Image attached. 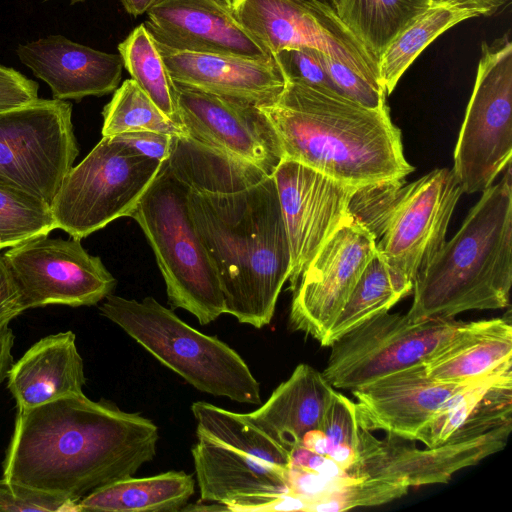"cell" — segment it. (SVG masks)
<instances>
[{"instance_id":"8fae6325","label":"cell","mask_w":512,"mask_h":512,"mask_svg":"<svg viewBox=\"0 0 512 512\" xmlns=\"http://www.w3.org/2000/svg\"><path fill=\"white\" fill-rule=\"evenodd\" d=\"M512 44L482 43L477 75L454 150L452 171L463 193L485 191L511 164Z\"/></svg>"},{"instance_id":"484cf974","label":"cell","mask_w":512,"mask_h":512,"mask_svg":"<svg viewBox=\"0 0 512 512\" xmlns=\"http://www.w3.org/2000/svg\"><path fill=\"white\" fill-rule=\"evenodd\" d=\"M504 0H444L415 17L390 43L378 62L382 88L389 95L418 55L439 35L459 22L490 15Z\"/></svg>"},{"instance_id":"3957f363","label":"cell","mask_w":512,"mask_h":512,"mask_svg":"<svg viewBox=\"0 0 512 512\" xmlns=\"http://www.w3.org/2000/svg\"><path fill=\"white\" fill-rule=\"evenodd\" d=\"M261 109L284 158L344 184L403 179L414 170L388 107L367 108L331 90L287 80L278 100Z\"/></svg>"},{"instance_id":"52a82bcc","label":"cell","mask_w":512,"mask_h":512,"mask_svg":"<svg viewBox=\"0 0 512 512\" xmlns=\"http://www.w3.org/2000/svg\"><path fill=\"white\" fill-rule=\"evenodd\" d=\"M192 457L201 502L221 503L244 495L286 492L289 451L248 417L197 401Z\"/></svg>"},{"instance_id":"1f68e13d","label":"cell","mask_w":512,"mask_h":512,"mask_svg":"<svg viewBox=\"0 0 512 512\" xmlns=\"http://www.w3.org/2000/svg\"><path fill=\"white\" fill-rule=\"evenodd\" d=\"M102 136H115L133 131H156L185 135L182 128L169 119L133 79L125 80L114 91L102 111Z\"/></svg>"},{"instance_id":"60d3db41","label":"cell","mask_w":512,"mask_h":512,"mask_svg":"<svg viewBox=\"0 0 512 512\" xmlns=\"http://www.w3.org/2000/svg\"><path fill=\"white\" fill-rule=\"evenodd\" d=\"M230 512H278L309 510V502L290 492L244 495L224 503Z\"/></svg>"},{"instance_id":"4dcf8cb0","label":"cell","mask_w":512,"mask_h":512,"mask_svg":"<svg viewBox=\"0 0 512 512\" xmlns=\"http://www.w3.org/2000/svg\"><path fill=\"white\" fill-rule=\"evenodd\" d=\"M124 67L155 105L180 126L174 98L173 82L169 77L155 40L144 23L137 26L118 45ZM181 127V126H180Z\"/></svg>"},{"instance_id":"83f0119b","label":"cell","mask_w":512,"mask_h":512,"mask_svg":"<svg viewBox=\"0 0 512 512\" xmlns=\"http://www.w3.org/2000/svg\"><path fill=\"white\" fill-rule=\"evenodd\" d=\"M195 480L184 471L111 482L77 503V512H177L194 494Z\"/></svg>"},{"instance_id":"cb8c5ba5","label":"cell","mask_w":512,"mask_h":512,"mask_svg":"<svg viewBox=\"0 0 512 512\" xmlns=\"http://www.w3.org/2000/svg\"><path fill=\"white\" fill-rule=\"evenodd\" d=\"M335 391L323 373L302 363L263 405L247 415L290 452L307 431L319 428Z\"/></svg>"},{"instance_id":"7402d4cb","label":"cell","mask_w":512,"mask_h":512,"mask_svg":"<svg viewBox=\"0 0 512 512\" xmlns=\"http://www.w3.org/2000/svg\"><path fill=\"white\" fill-rule=\"evenodd\" d=\"M19 60L50 87L53 99L79 101L114 92L124 67L120 54L106 53L49 35L20 44Z\"/></svg>"},{"instance_id":"f6af8a7d","label":"cell","mask_w":512,"mask_h":512,"mask_svg":"<svg viewBox=\"0 0 512 512\" xmlns=\"http://www.w3.org/2000/svg\"><path fill=\"white\" fill-rule=\"evenodd\" d=\"M14 344V334L9 324L0 326V386L7 378L14 363L11 353Z\"/></svg>"},{"instance_id":"5bb4252c","label":"cell","mask_w":512,"mask_h":512,"mask_svg":"<svg viewBox=\"0 0 512 512\" xmlns=\"http://www.w3.org/2000/svg\"><path fill=\"white\" fill-rule=\"evenodd\" d=\"M3 259L25 311L55 304L92 306L112 294L117 283L80 239L43 235L9 248Z\"/></svg>"},{"instance_id":"277c9868","label":"cell","mask_w":512,"mask_h":512,"mask_svg":"<svg viewBox=\"0 0 512 512\" xmlns=\"http://www.w3.org/2000/svg\"><path fill=\"white\" fill-rule=\"evenodd\" d=\"M482 192L458 232L416 276L406 314L414 321L452 319L509 306L512 284L511 164Z\"/></svg>"},{"instance_id":"44dd1931","label":"cell","mask_w":512,"mask_h":512,"mask_svg":"<svg viewBox=\"0 0 512 512\" xmlns=\"http://www.w3.org/2000/svg\"><path fill=\"white\" fill-rule=\"evenodd\" d=\"M172 82L260 107L274 104L286 79L274 57L258 60L181 51L156 42Z\"/></svg>"},{"instance_id":"603a6c76","label":"cell","mask_w":512,"mask_h":512,"mask_svg":"<svg viewBox=\"0 0 512 512\" xmlns=\"http://www.w3.org/2000/svg\"><path fill=\"white\" fill-rule=\"evenodd\" d=\"M7 388L18 410L83 394L84 364L72 331L41 338L11 366Z\"/></svg>"},{"instance_id":"d4e9b609","label":"cell","mask_w":512,"mask_h":512,"mask_svg":"<svg viewBox=\"0 0 512 512\" xmlns=\"http://www.w3.org/2000/svg\"><path fill=\"white\" fill-rule=\"evenodd\" d=\"M512 365L510 318L467 322L462 331L425 365L431 378L449 383L480 379Z\"/></svg>"},{"instance_id":"f5cc1de1","label":"cell","mask_w":512,"mask_h":512,"mask_svg":"<svg viewBox=\"0 0 512 512\" xmlns=\"http://www.w3.org/2000/svg\"><path fill=\"white\" fill-rule=\"evenodd\" d=\"M504 1H506V0H504Z\"/></svg>"},{"instance_id":"836d02e7","label":"cell","mask_w":512,"mask_h":512,"mask_svg":"<svg viewBox=\"0 0 512 512\" xmlns=\"http://www.w3.org/2000/svg\"><path fill=\"white\" fill-rule=\"evenodd\" d=\"M57 229L51 207L33 196L0 188V250Z\"/></svg>"},{"instance_id":"f546056e","label":"cell","mask_w":512,"mask_h":512,"mask_svg":"<svg viewBox=\"0 0 512 512\" xmlns=\"http://www.w3.org/2000/svg\"><path fill=\"white\" fill-rule=\"evenodd\" d=\"M402 298L404 297L394 286L386 264L376 251L321 346L329 347L336 339L358 325L389 311Z\"/></svg>"},{"instance_id":"ffe728a7","label":"cell","mask_w":512,"mask_h":512,"mask_svg":"<svg viewBox=\"0 0 512 512\" xmlns=\"http://www.w3.org/2000/svg\"><path fill=\"white\" fill-rule=\"evenodd\" d=\"M144 25L156 42L172 49L273 58L230 10L211 0H161L147 12Z\"/></svg>"},{"instance_id":"7bdbcfd3","label":"cell","mask_w":512,"mask_h":512,"mask_svg":"<svg viewBox=\"0 0 512 512\" xmlns=\"http://www.w3.org/2000/svg\"><path fill=\"white\" fill-rule=\"evenodd\" d=\"M173 136L175 135L146 130L115 135L119 141L135 153L160 162L168 160L172 149Z\"/></svg>"},{"instance_id":"c3c4849f","label":"cell","mask_w":512,"mask_h":512,"mask_svg":"<svg viewBox=\"0 0 512 512\" xmlns=\"http://www.w3.org/2000/svg\"><path fill=\"white\" fill-rule=\"evenodd\" d=\"M219 6L231 11V0H211Z\"/></svg>"},{"instance_id":"d6986e66","label":"cell","mask_w":512,"mask_h":512,"mask_svg":"<svg viewBox=\"0 0 512 512\" xmlns=\"http://www.w3.org/2000/svg\"><path fill=\"white\" fill-rule=\"evenodd\" d=\"M468 383L435 380L424 364L389 374L351 390L358 424L370 432L418 441L441 405Z\"/></svg>"},{"instance_id":"7c38bea8","label":"cell","mask_w":512,"mask_h":512,"mask_svg":"<svg viewBox=\"0 0 512 512\" xmlns=\"http://www.w3.org/2000/svg\"><path fill=\"white\" fill-rule=\"evenodd\" d=\"M511 429V420L480 412L445 442L420 449L402 444L393 436L379 439L359 428L357 460L348 474L395 480L408 487L448 483L459 470L502 450Z\"/></svg>"},{"instance_id":"2e32d148","label":"cell","mask_w":512,"mask_h":512,"mask_svg":"<svg viewBox=\"0 0 512 512\" xmlns=\"http://www.w3.org/2000/svg\"><path fill=\"white\" fill-rule=\"evenodd\" d=\"M375 254L374 238L350 216L303 271L293 291L291 328L321 344Z\"/></svg>"},{"instance_id":"d590c367","label":"cell","mask_w":512,"mask_h":512,"mask_svg":"<svg viewBox=\"0 0 512 512\" xmlns=\"http://www.w3.org/2000/svg\"><path fill=\"white\" fill-rule=\"evenodd\" d=\"M405 178L379 181L356 187L348 205V213L377 242L383 235L397 205Z\"/></svg>"},{"instance_id":"bcb514c9","label":"cell","mask_w":512,"mask_h":512,"mask_svg":"<svg viewBox=\"0 0 512 512\" xmlns=\"http://www.w3.org/2000/svg\"><path fill=\"white\" fill-rule=\"evenodd\" d=\"M298 446L313 453L327 456L330 450V441L326 434L319 428L307 431L301 438Z\"/></svg>"},{"instance_id":"7dc6e473","label":"cell","mask_w":512,"mask_h":512,"mask_svg":"<svg viewBox=\"0 0 512 512\" xmlns=\"http://www.w3.org/2000/svg\"><path fill=\"white\" fill-rule=\"evenodd\" d=\"M160 1L161 0H120L126 12L135 17L147 13Z\"/></svg>"},{"instance_id":"74e56055","label":"cell","mask_w":512,"mask_h":512,"mask_svg":"<svg viewBox=\"0 0 512 512\" xmlns=\"http://www.w3.org/2000/svg\"><path fill=\"white\" fill-rule=\"evenodd\" d=\"M24 511L77 512V504L0 478V512Z\"/></svg>"},{"instance_id":"8992f818","label":"cell","mask_w":512,"mask_h":512,"mask_svg":"<svg viewBox=\"0 0 512 512\" xmlns=\"http://www.w3.org/2000/svg\"><path fill=\"white\" fill-rule=\"evenodd\" d=\"M189 188L165 161L131 213L149 242L163 279L169 304L194 315L206 325L224 314L220 282L195 228Z\"/></svg>"},{"instance_id":"816d5d0a","label":"cell","mask_w":512,"mask_h":512,"mask_svg":"<svg viewBox=\"0 0 512 512\" xmlns=\"http://www.w3.org/2000/svg\"><path fill=\"white\" fill-rule=\"evenodd\" d=\"M432 1H434V2H439V1H444V0H432Z\"/></svg>"},{"instance_id":"ac0fdd59","label":"cell","mask_w":512,"mask_h":512,"mask_svg":"<svg viewBox=\"0 0 512 512\" xmlns=\"http://www.w3.org/2000/svg\"><path fill=\"white\" fill-rule=\"evenodd\" d=\"M291 253L290 289L325 241L349 217L355 186L283 158L273 173Z\"/></svg>"},{"instance_id":"8d00e7d4","label":"cell","mask_w":512,"mask_h":512,"mask_svg":"<svg viewBox=\"0 0 512 512\" xmlns=\"http://www.w3.org/2000/svg\"><path fill=\"white\" fill-rule=\"evenodd\" d=\"M323 68L334 91L367 108L387 107L384 89L368 81L341 62L319 52Z\"/></svg>"},{"instance_id":"681fc988","label":"cell","mask_w":512,"mask_h":512,"mask_svg":"<svg viewBox=\"0 0 512 512\" xmlns=\"http://www.w3.org/2000/svg\"><path fill=\"white\" fill-rule=\"evenodd\" d=\"M304 1L312 2V3H321L324 5L330 6L328 0H304Z\"/></svg>"},{"instance_id":"7a4b0ae2","label":"cell","mask_w":512,"mask_h":512,"mask_svg":"<svg viewBox=\"0 0 512 512\" xmlns=\"http://www.w3.org/2000/svg\"><path fill=\"white\" fill-rule=\"evenodd\" d=\"M195 228L217 273L224 314L255 328L268 325L291 273V253L273 176L247 189H189Z\"/></svg>"},{"instance_id":"ba28073f","label":"cell","mask_w":512,"mask_h":512,"mask_svg":"<svg viewBox=\"0 0 512 512\" xmlns=\"http://www.w3.org/2000/svg\"><path fill=\"white\" fill-rule=\"evenodd\" d=\"M163 164L135 153L115 136H102L62 180L51 205L57 228L81 240L130 217Z\"/></svg>"},{"instance_id":"e575fe53","label":"cell","mask_w":512,"mask_h":512,"mask_svg":"<svg viewBox=\"0 0 512 512\" xmlns=\"http://www.w3.org/2000/svg\"><path fill=\"white\" fill-rule=\"evenodd\" d=\"M410 487L388 479L359 477L335 486L310 503L308 512H341L378 506L407 494Z\"/></svg>"},{"instance_id":"30bf717a","label":"cell","mask_w":512,"mask_h":512,"mask_svg":"<svg viewBox=\"0 0 512 512\" xmlns=\"http://www.w3.org/2000/svg\"><path fill=\"white\" fill-rule=\"evenodd\" d=\"M78 154L68 101L38 98L0 111V188L51 207Z\"/></svg>"},{"instance_id":"ab89813d","label":"cell","mask_w":512,"mask_h":512,"mask_svg":"<svg viewBox=\"0 0 512 512\" xmlns=\"http://www.w3.org/2000/svg\"><path fill=\"white\" fill-rule=\"evenodd\" d=\"M359 428L355 402L335 391L319 426L330 441V449L339 445L357 449Z\"/></svg>"},{"instance_id":"ee69618b","label":"cell","mask_w":512,"mask_h":512,"mask_svg":"<svg viewBox=\"0 0 512 512\" xmlns=\"http://www.w3.org/2000/svg\"><path fill=\"white\" fill-rule=\"evenodd\" d=\"M24 311L19 291L0 255V326L9 324Z\"/></svg>"},{"instance_id":"d6a6232c","label":"cell","mask_w":512,"mask_h":512,"mask_svg":"<svg viewBox=\"0 0 512 512\" xmlns=\"http://www.w3.org/2000/svg\"><path fill=\"white\" fill-rule=\"evenodd\" d=\"M511 380L512 365L468 383L441 405L418 441L426 447L445 442L502 384Z\"/></svg>"},{"instance_id":"e0dca14e","label":"cell","mask_w":512,"mask_h":512,"mask_svg":"<svg viewBox=\"0 0 512 512\" xmlns=\"http://www.w3.org/2000/svg\"><path fill=\"white\" fill-rule=\"evenodd\" d=\"M185 135L247 160L272 176L284 158L281 143L260 106L173 82Z\"/></svg>"},{"instance_id":"f907efd6","label":"cell","mask_w":512,"mask_h":512,"mask_svg":"<svg viewBox=\"0 0 512 512\" xmlns=\"http://www.w3.org/2000/svg\"><path fill=\"white\" fill-rule=\"evenodd\" d=\"M45 1H48V0H45ZM71 4H76V3H79V2H84L85 0H69Z\"/></svg>"},{"instance_id":"4fadbf2b","label":"cell","mask_w":512,"mask_h":512,"mask_svg":"<svg viewBox=\"0 0 512 512\" xmlns=\"http://www.w3.org/2000/svg\"><path fill=\"white\" fill-rule=\"evenodd\" d=\"M463 190L452 169L438 168L406 183L376 251L403 297L416 276L445 243L447 228Z\"/></svg>"},{"instance_id":"b9f144b4","label":"cell","mask_w":512,"mask_h":512,"mask_svg":"<svg viewBox=\"0 0 512 512\" xmlns=\"http://www.w3.org/2000/svg\"><path fill=\"white\" fill-rule=\"evenodd\" d=\"M39 85L19 71L0 64V111L34 102Z\"/></svg>"},{"instance_id":"9c48e42d","label":"cell","mask_w":512,"mask_h":512,"mask_svg":"<svg viewBox=\"0 0 512 512\" xmlns=\"http://www.w3.org/2000/svg\"><path fill=\"white\" fill-rule=\"evenodd\" d=\"M466 323L454 318L414 321L406 314L383 312L336 339L322 373L334 388L351 391L425 365Z\"/></svg>"},{"instance_id":"5b68a950","label":"cell","mask_w":512,"mask_h":512,"mask_svg":"<svg viewBox=\"0 0 512 512\" xmlns=\"http://www.w3.org/2000/svg\"><path fill=\"white\" fill-rule=\"evenodd\" d=\"M100 313L197 390L258 405L260 384L243 358L216 336L201 333L153 297L110 294Z\"/></svg>"},{"instance_id":"f35d334b","label":"cell","mask_w":512,"mask_h":512,"mask_svg":"<svg viewBox=\"0 0 512 512\" xmlns=\"http://www.w3.org/2000/svg\"><path fill=\"white\" fill-rule=\"evenodd\" d=\"M319 52L308 47H296L281 50L273 54V57L286 81H297L335 92L323 68Z\"/></svg>"},{"instance_id":"9a60e30c","label":"cell","mask_w":512,"mask_h":512,"mask_svg":"<svg viewBox=\"0 0 512 512\" xmlns=\"http://www.w3.org/2000/svg\"><path fill=\"white\" fill-rule=\"evenodd\" d=\"M231 12L272 55L312 48L381 86L377 64L330 6L304 0H231Z\"/></svg>"},{"instance_id":"6da1fadb","label":"cell","mask_w":512,"mask_h":512,"mask_svg":"<svg viewBox=\"0 0 512 512\" xmlns=\"http://www.w3.org/2000/svg\"><path fill=\"white\" fill-rule=\"evenodd\" d=\"M158 428L84 393L18 410L3 478L78 503L134 476L156 455Z\"/></svg>"},{"instance_id":"4316f807","label":"cell","mask_w":512,"mask_h":512,"mask_svg":"<svg viewBox=\"0 0 512 512\" xmlns=\"http://www.w3.org/2000/svg\"><path fill=\"white\" fill-rule=\"evenodd\" d=\"M170 172L192 191L231 193L254 186L269 175L257 165L204 145L186 135L173 136Z\"/></svg>"},{"instance_id":"f1b7e54d","label":"cell","mask_w":512,"mask_h":512,"mask_svg":"<svg viewBox=\"0 0 512 512\" xmlns=\"http://www.w3.org/2000/svg\"><path fill=\"white\" fill-rule=\"evenodd\" d=\"M342 24L377 64L394 38L432 0H328Z\"/></svg>"}]
</instances>
